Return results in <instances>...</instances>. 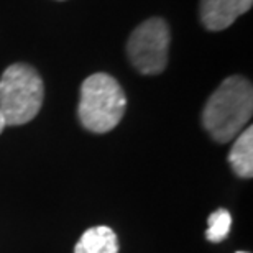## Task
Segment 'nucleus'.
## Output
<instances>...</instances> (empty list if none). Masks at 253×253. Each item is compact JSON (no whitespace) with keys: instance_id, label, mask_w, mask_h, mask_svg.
Returning a JSON list of instances; mask_svg holds the SVG:
<instances>
[{"instance_id":"obj_1","label":"nucleus","mask_w":253,"mask_h":253,"mask_svg":"<svg viewBox=\"0 0 253 253\" xmlns=\"http://www.w3.org/2000/svg\"><path fill=\"white\" fill-rule=\"evenodd\" d=\"M253 114V90L250 81L230 76L206 102L202 125L217 143H227L247 126Z\"/></svg>"},{"instance_id":"obj_2","label":"nucleus","mask_w":253,"mask_h":253,"mask_svg":"<svg viewBox=\"0 0 253 253\" xmlns=\"http://www.w3.org/2000/svg\"><path fill=\"white\" fill-rule=\"evenodd\" d=\"M126 109V95L112 76L97 73L81 85L78 115L85 130L107 133L120 124Z\"/></svg>"},{"instance_id":"obj_3","label":"nucleus","mask_w":253,"mask_h":253,"mask_svg":"<svg viewBox=\"0 0 253 253\" xmlns=\"http://www.w3.org/2000/svg\"><path fill=\"white\" fill-rule=\"evenodd\" d=\"M44 99V84L37 69L17 63L0 78V112L7 125H23L37 117Z\"/></svg>"},{"instance_id":"obj_4","label":"nucleus","mask_w":253,"mask_h":253,"mask_svg":"<svg viewBox=\"0 0 253 253\" xmlns=\"http://www.w3.org/2000/svg\"><path fill=\"white\" fill-rule=\"evenodd\" d=\"M169 27L163 18L153 17L131 32L126 53L131 64L141 74H160L168 64Z\"/></svg>"},{"instance_id":"obj_5","label":"nucleus","mask_w":253,"mask_h":253,"mask_svg":"<svg viewBox=\"0 0 253 253\" xmlns=\"http://www.w3.org/2000/svg\"><path fill=\"white\" fill-rule=\"evenodd\" d=\"M253 0H201L202 25L211 32L229 28L240 15L252 8Z\"/></svg>"},{"instance_id":"obj_6","label":"nucleus","mask_w":253,"mask_h":253,"mask_svg":"<svg viewBox=\"0 0 253 253\" xmlns=\"http://www.w3.org/2000/svg\"><path fill=\"white\" fill-rule=\"evenodd\" d=\"M74 253H119V240L107 225L90 227L74 247Z\"/></svg>"},{"instance_id":"obj_7","label":"nucleus","mask_w":253,"mask_h":253,"mask_svg":"<svg viewBox=\"0 0 253 253\" xmlns=\"http://www.w3.org/2000/svg\"><path fill=\"white\" fill-rule=\"evenodd\" d=\"M229 163L232 169L240 178L250 179L253 176V128L247 126V130L237 135L234 146L229 153Z\"/></svg>"},{"instance_id":"obj_8","label":"nucleus","mask_w":253,"mask_h":253,"mask_svg":"<svg viewBox=\"0 0 253 253\" xmlns=\"http://www.w3.org/2000/svg\"><path fill=\"white\" fill-rule=\"evenodd\" d=\"M207 224H209V229L206 232V239L209 242H214V244H219L230 234L232 215L227 209H217L209 215Z\"/></svg>"},{"instance_id":"obj_9","label":"nucleus","mask_w":253,"mask_h":253,"mask_svg":"<svg viewBox=\"0 0 253 253\" xmlns=\"http://www.w3.org/2000/svg\"><path fill=\"white\" fill-rule=\"evenodd\" d=\"M7 126V124H5V119H3V114L0 112V133L3 131V128Z\"/></svg>"},{"instance_id":"obj_10","label":"nucleus","mask_w":253,"mask_h":253,"mask_svg":"<svg viewBox=\"0 0 253 253\" xmlns=\"http://www.w3.org/2000/svg\"><path fill=\"white\" fill-rule=\"evenodd\" d=\"M237 253H247V252H237Z\"/></svg>"}]
</instances>
